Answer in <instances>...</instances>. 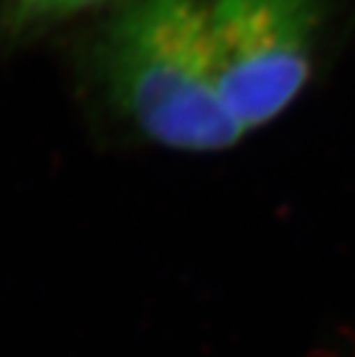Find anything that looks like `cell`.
I'll use <instances>...</instances> for the list:
<instances>
[{"instance_id":"obj_3","label":"cell","mask_w":355,"mask_h":357,"mask_svg":"<svg viewBox=\"0 0 355 357\" xmlns=\"http://www.w3.org/2000/svg\"><path fill=\"white\" fill-rule=\"evenodd\" d=\"M111 3L120 0H3L0 28L12 40H26Z\"/></svg>"},{"instance_id":"obj_2","label":"cell","mask_w":355,"mask_h":357,"mask_svg":"<svg viewBox=\"0 0 355 357\" xmlns=\"http://www.w3.org/2000/svg\"><path fill=\"white\" fill-rule=\"evenodd\" d=\"M321 19L323 0H206L219 95L243 139L302 93Z\"/></svg>"},{"instance_id":"obj_1","label":"cell","mask_w":355,"mask_h":357,"mask_svg":"<svg viewBox=\"0 0 355 357\" xmlns=\"http://www.w3.org/2000/svg\"><path fill=\"white\" fill-rule=\"evenodd\" d=\"M97 70L116 111L155 146L208 155L243 141L219 95L206 0H120Z\"/></svg>"}]
</instances>
